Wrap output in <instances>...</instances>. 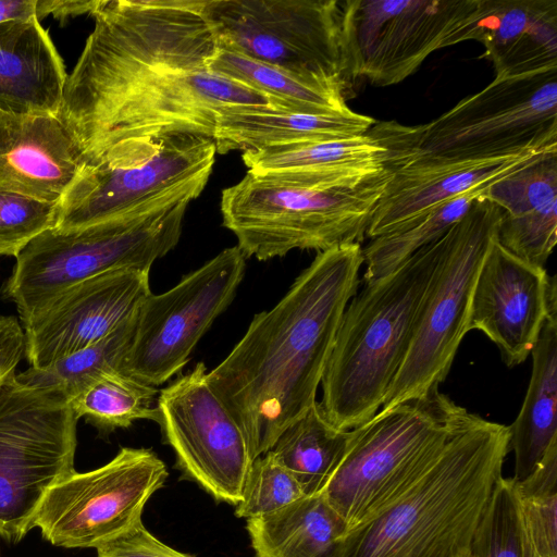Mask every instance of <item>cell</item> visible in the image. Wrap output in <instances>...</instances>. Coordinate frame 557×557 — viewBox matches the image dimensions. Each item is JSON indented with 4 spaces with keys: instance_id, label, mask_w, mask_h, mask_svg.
I'll use <instances>...</instances> for the list:
<instances>
[{
    "instance_id": "obj_1",
    "label": "cell",
    "mask_w": 557,
    "mask_h": 557,
    "mask_svg": "<svg viewBox=\"0 0 557 557\" xmlns=\"http://www.w3.org/2000/svg\"><path fill=\"white\" fill-rule=\"evenodd\" d=\"M206 0H101L64 87L59 117L86 163L138 139H213L225 109H278L263 94L208 70L218 44Z\"/></svg>"
},
{
    "instance_id": "obj_2",
    "label": "cell",
    "mask_w": 557,
    "mask_h": 557,
    "mask_svg": "<svg viewBox=\"0 0 557 557\" xmlns=\"http://www.w3.org/2000/svg\"><path fill=\"white\" fill-rule=\"evenodd\" d=\"M362 265L358 243L318 252L284 297L256 314L228 356L207 373L245 433L253 459L317 401Z\"/></svg>"
},
{
    "instance_id": "obj_3",
    "label": "cell",
    "mask_w": 557,
    "mask_h": 557,
    "mask_svg": "<svg viewBox=\"0 0 557 557\" xmlns=\"http://www.w3.org/2000/svg\"><path fill=\"white\" fill-rule=\"evenodd\" d=\"M509 451L508 425L466 410L434 460L343 535L338 557H468Z\"/></svg>"
},
{
    "instance_id": "obj_4",
    "label": "cell",
    "mask_w": 557,
    "mask_h": 557,
    "mask_svg": "<svg viewBox=\"0 0 557 557\" xmlns=\"http://www.w3.org/2000/svg\"><path fill=\"white\" fill-rule=\"evenodd\" d=\"M441 238L387 275L364 283L349 300L319 401L336 428L350 431L380 410L407 354Z\"/></svg>"
},
{
    "instance_id": "obj_5",
    "label": "cell",
    "mask_w": 557,
    "mask_h": 557,
    "mask_svg": "<svg viewBox=\"0 0 557 557\" xmlns=\"http://www.w3.org/2000/svg\"><path fill=\"white\" fill-rule=\"evenodd\" d=\"M367 134L387 169L557 150V70L495 77L429 123L375 122Z\"/></svg>"
},
{
    "instance_id": "obj_6",
    "label": "cell",
    "mask_w": 557,
    "mask_h": 557,
    "mask_svg": "<svg viewBox=\"0 0 557 557\" xmlns=\"http://www.w3.org/2000/svg\"><path fill=\"white\" fill-rule=\"evenodd\" d=\"M208 180L193 181L103 222L45 231L15 258L11 275L1 287L2 296L15 305L24 323L82 281L120 269L150 270L178 244L187 207L199 197Z\"/></svg>"
},
{
    "instance_id": "obj_7",
    "label": "cell",
    "mask_w": 557,
    "mask_h": 557,
    "mask_svg": "<svg viewBox=\"0 0 557 557\" xmlns=\"http://www.w3.org/2000/svg\"><path fill=\"white\" fill-rule=\"evenodd\" d=\"M391 175L383 165L346 181L305 184L247 172L222 190L223 225L246 258L260 261L361 244Z\"/></svg>"
},
{
    "instance_id": "obj_8",
    "label": "cell",
    "mask_w": 557,
    "mask_h": 557,
    "mask_svg": "<svg viewBox=\"0 0 557 557\" xmlns=\"http://www.w3.org/2000/svg\"><path fill=\"white\" fill-rule=\"evenodd\" d=\"M466 410L436 391L379 410L350 430L345 451L320 492L347 531L396 496L434 460Z\"/></svg>"
},
{
    "instance_id": "obj_9",
    "label": "cell",
    "mask_w": 557,
    "mask_h": 557,
    "mask_svg": "<svg viewBox=\"0 0 557 557\" xmlns=\"http://www.w3.org/2000/svg\"><path fill=\"white\" fill-rule=\"evenodd\" d=\"M502 209L481 196L442 236L412 337L380 410L438 391L469 332L472 294L482 262L497 239Z\"/></svg>"
},
{
    "instance_id": "obj_10",
    "label": "cell",
    "mask_w": 557,
    "mask_h": 557,
    "mask_svg": "<svg viewBox=\"0 0 557 557\" xmlns=\"http://www.w3.org/2000/svg\"><path fill=\"white\" fill-rule=\"evenodd\" d=\"M78 417L55 386L0 382V536L20 542L48 491L75 472Z\"/></svg>"
},
{
    "instance_id": "obj_11",
    "label": "cell",
    "mask_w": 557,
    "mask_h": 557,
    "mask_svg": "<svg viewBox=\"0 0 557 557\" xmlns=\"http://www.w3.org/2000/svg\"><path fill=\"white\" fill-rule=\"evenodd\" d=\"M215 153L213 139L197 135L120 143L84 164L59 202L55 227L103 222L210 177Z\"/></svg>"
},
{
    "instance_id": "obj_12",
    "label": "cell",
    "mask_w": 557,
    "mask_h": 557,
    "mask_svg": "<svg viewBox=\"0 0 557 557\" xmlns=\"http://www.w3.org/2000/svg\"><path fill=\"white\" fill-rule=\"evenodd\" d=\"M343 77L398 84L438 49L466 41L479 0L339 1Z\"/></svg>"
},
{
    "instance_id": "obj_13",
    "label": "cell",
    "mask_w": 557,
    "mask_h": 557,
    "mask_svg": "<svg viewBox=\"0 0 557 557\" xmlns=\"http://www.w3.org/2000/svg\"><path fill=\"white\" fill-rule=\"evenodd\" d=\"M203 15L219 48L300 77L345 83L337 0H206Z\"/></svg>"
},
{
    "instance_id": "obj_14",
    "label": "cell",
    "mask_w": 557,
    "mask_h": 557,
    "mask_svg": "<svg viewBox=\"0 0 557 557\" xmlns=\"http://www.w3.org/2000/svg\"><path fill=\"white\" fill-rule=\"evenodd\" d=\"M166 478L164 462L151 449L122 447L108 463L75 471L51 487L33 529L54 546L97 548L141 520Z\"/></svg>"
},
{
    "instance_id": "obj_15",
    "label": "cell",
    "mask_w": 557,
    "mask_h": 557,
    "mask_svg": "<svg viewBox=\"0 0 557 557\" xmlns=\"http://www.w3.org/2000/svg\"><path fill=\"white\" fill-rule=\"evenodd\" d=\"M246 257L226 248L162 294H150L136 318L122 372L159 386L177 374L199 339L230 306L244 277Z\"/></svg>"
},
{
    "instance_id": "obj_16",
    "label": "cell",
    "mask_w": 557,
    "mask_h": 557,
    "mask_svg": "<svg viewBox=\"0 0 557 557\" xmlns=\"http://www.w3.org/2000/svg\"><path fill=\"white\" fill-rule=\"evenodd\" d=\"M202 362L159 391L158 417L182 472L216 500L237 506L255 461L242 428L213 392Z\"/></svg>"
},
{
    "instance_id": "obj_17",
    "label": "cell",
    "mask_w": 557,
    "mask_h": 557,
    "mask_svg": "<svg viewBox=\"0 0 557 557\" xmlns=\"http://www.w3.org/2000/svg\"><path fill=\"white\" fill-rule=\"evenodd\" d=\"M150 270L109 271L61 292L22 323L24 356L46 368L102 339L134 318L152 293Z\"/></svg>"
},
{
    "instance_id": "obj_18",
    "label": "cell",
    "mask_w": 557,
    "mask_h": 557,
    "mask_svg": "<svg viewBox=\"0 0 557 557\" xmlns=\"http://www.w3.org/2000/svg\"><path fill=\"white\" fill-rule=\"evenodd\" d=\"M557 309L556 276L505 249L497 239L480 268L469 331L479 330L509 367L524 362L550 311Z\"/></svg>"
},
{
    "instance_id": "obj_19",
    "label": "cell",
    "mask_w": 557,
    "mask_h": 557,
    "mask_svg": "<svg viewBox=\"0 0 557 557\" xmlns=\"http://www.w3.org/2000/svg\"><path fill=\"white\" fill-rule=\"evenodd\" d=\"M85 163L59 115L0 113V190L59 202Z\"/></svg>"
},
{
    "instance_id": "obj_20",
    "label": "cell",
    "mask_w": 557,
    "mask_h": 557,
    "mask_svg": "<svg viewBox=\"0 0 557 557\" xmlns=\"http://www.w3.org/2000/svg\"><path fill=\"white\" fill-rule=\"evenodd\" d=\"M544 152L528 151L484 160L409 163L388 169L392 175L375 207L367 237L383 235L468 190L497 181Z\"/></svg>"
},
{
    "instance_id": "obj_21",
    "label": "cell",
    "mask_w": 557,
    "mask_h": 557,
    "mask_svg": "<svg viewBox=\"0 0 557 557\" xmlns=\"http://www.w3.org/2000/svg\"><path fill=\"white\" fill-rule=\"evenodd\" d=\"M467 40L483 45L498 78L557 70V0H479Z\"/></svg>"
},
{
    "instance_id": "obj_22",
    "label": "cell",
    "mask_w": 557,
    "mask_h": 557,
    "mask_svg": "<svg viewBox=\"0 0 557 557\" xmlns=\"http://www.w3.org/2000/svg\"><path fill=\"white\" fill-rule=\"evenodd\" d=\"M67 73L36 16L0 23V113L59 115Z\"/></svg>"
},
{
    "instance_id": "obj_23",
    "label": "cell",
    "mask_w": 557,
    "mask_h": 557,
    "mask_svg": "<svg viewBox=\"0 0 557 557\" xmlns=\"http://www.w3.org/2000/svg\"><path fill=\"white\" fill-rule=\"evenodd\" d=\"M375 120L350 108L342 112L302 113L262 107H237L218 116L213 141L218 153L255 151L273 146L343 140L364 135Z\"/></svg>"
},
{
    "instance_id": "obj_24",
    "label": "cell",
    "mask_w": 557,
    "mask_h": 557,
    "mask_svg": "<svg viewBox=\"0 0 557 557\" xmlns=\"http://www.w3.org/2000/svg\"><path fill=\"white\" fill-rule=\"evenodd\" d=\"M532 373L521 409L508 425L513 480H524L557 440V309L549 312L531 351Z\"/></svg>"
},
{
    "instance_id": "obj_25",
    "label": "cell",
    "mask_w": 557,
    "mask_h": 557,
    "mask_svg": "<svg viewBox=\"0 0 557 557\" xmlns=\"http://www.w3.org/2000/svg\"><path fill=\"white\" fill-rule=\"evenodd\" d=\"M246 529L256 557H338L347 531L320 493L247 519Z\"/></svg>"
},
{
    "instance_id": "obj_26",
    "label": "cell",
    "mask_w": 557,
    "mask_h": 557,
    "mask_svg": "<svg viewBox=\"0 0 557 557\" xmlns=\"http://www.w3.org/2000/svg\"><path fill=\"white\" fill-rule=\"evenodd\" d=\"M250 173H302L322 180H344L382 165L385 150L368 134L343 140L273 146L243 152Z\"/></svg>"
},
{
    "instance_id": "obj_27",
    "label": "cell",
    "mask_w": 557,
    "mask_h": 557,
    "mask_svg": "<svg viewBox=\"0 0 557 557\" xmlns=\"http://www.w3.org/2000/svg\"><path fill=\"white\" fill-rule=\"evenodd\" d=\"M208 70L270 98L280 110L332 113L349 109L341 79H311L285 72L224 48H216Z\"/></svg>"
},
{
    "instance_id": "obj_28",
    "label": "cell",
    "mask_w": 557,
    "mask_h": 557,
    "mask_svg": "<svg viewBox=\"0 0 557 557\" xmlns=\"http://www.w3.org/2000/svg\"><path fill=\"white\" fill-rule=\"evenodd\" d=\"M350 431L336 428L319 401L289 424L270 449L306 496L321 492L339 462Z\"/></svg>"
},
{
    "instance_id": "obj_29",
    "label": "cell",
    "mask_w": 557,
    "mask_h": 557,
    "mask_svg": "<svg viewBox=\"0 0 557 557\" xmlns=\"http://www.w3.org/2000/svg\"><path fill=\"white\" fill-rule=\"evenodd\" d=\"M492 183L468 190L421 216L371 238L362 248L364 283L387 275L418 250L444 236L469 211L473 202L485 194Z\"/></svg>"
},
{
    "instance_id": "obj_30",
    "label": "cell",
    "mask_w": 557,
    "mask_h": 557,
    "mask_svg": "<svg viewBox=\"0 0 557 557\" xmlns=\"http://www.w3.org/2000/svg\"><path fill=\"white\" fill-rule=\"evenodd\" d=\"M157 387L121 371L106 373L70 399L78 417L101 435L128 428L134 421H157Z\"/></svg>"
},
{
    "instance_id": "obj_31",
    "label": "cell",
    "mask_w": 557,
    "mask_h": 557,
    "mask_svg": "<svg viewBox=\"0 0 557 557\" xmlns=\"http://www.w3.org/2000/svg\"><path fill=\"white\" fill-rule=\"evenodd\" d=\"M137 314L102 339L46 368L29 367L16 373L27 384L55 386L71 399L106 373L122 372L131 347Z\"/></svg>"
},
{
    "instance_id": "obj_32",
    "label": "cell",
    "mask_w": 557,
    "mask_h": 557,
    "mask_svg": "<svg viewBox=\"0 0 557 557\" xmlns=\"http://www.w3.org/2000/svg\"><path fill=\"white\" fill-rule=\"evenodd\" d=\"M472 557H541L528 532L516 481L499 478L474 533Z\"/></svg>"
},
{
    "instance_id": "obj_33",
    "label": "cell",
    "mask_w": 557,
    "mask_h": 557,
    "mask_svg": "<svg viewBox=\"0 0 557 557\" xmlns=\"http://www.w3.org/2000/svg\"><path fill=\"white\" fill-rule=\"evenodd\" d=\"M532 543L541 557H557V440L535 469L516 482Z\"/></svg>"
},
{
    "instance_id": "obj_34",
    "label": "cell",
    "mask_w": 557,
    "mask_h": 557,
    "mask_svg": "<svg viewBox=\"0 0 557 557\" xmlns=\"http://www.w3.org/2000/svg\"><path fill=\"white\" fill-rule=\"evenodd\" d=\"M484 198L506 216H518L557 201V150L547 151L493 182Z\"/></svg>"
},
{
    "instance_id": "obj_35",
    "label": "cell",
    "mask_w": 557,
    "mask_h": 557,
    "mask_svg": "<svg viewBox=\"0 0 557 557\" xmlns=\"http://www.w3.org/2000/svg\"><path fill=\"white\" fill-rule=\"evenodd\" d=\"M304 496L294 475L269 450L255 459L235 515L245 519L270 515Z\"/></svg>"
},
{
    "instance_id": "obj_36",
    "label": "cell",
    "mask_w": 557,
    "mask_h": 557,
    "mask_svg": "<svg viewBox=\"0 0 557 557\" xmlns=\"http://www.w3.org/2000/svg\"><path fill=\"white\" fill-rule=\"evenodd\" d=\"M59 202L0 190V256L16 258L38 235L55 227Z\"/></svg>"
},
{
    "instance_id": "obj_37",
    "label": "cell",
    "mask_w": 557,
    "mask_h": 557,
    "mask_svg": "<svg viewBox=\"0 0 557 557\" xmlns=\"http://www.w3.org/2000/svg\"><path fill=\"white\" fill-rule=\"evenodd\" d=\"M96 550L97 557H191L162 543L141 520Z\"/></svg>"
},
{
    "instance_id": "obj_38",
    "label": "cell",
    "mask_w": 557,
    "mask_h": 557,
    "mask_svg": "<svg viewBox=\"0 0 557 557\" xmlns=\"http://www.w3.org/2000/svg\"><path fill=\"white\" fill-rule=\"evenodd\" d=\"M24 356V331L12 315L0 314V382L16 371Z\"/></svg>"
},
{
    "instance_id": "obj_39",
    "label": "cell",
    "mask_w": 557,
    "mask_h": 557,
    "mask_svg": "<svg viewBox=\"0 0 557 557\" xmlns=\"http://www.w3.org/2000/svg\"><path fill=\"white\" fill-rule=\"evenodd\" d=\"M100 3L101 0H37L36 17L39 20L52 15L63 23L72 16L91 15Z\"/></svg>"
},
{
    "instance_id": "obj_40",
    "label": "cell",
    "mask_w": 557,
    "mask_h": 557,
    "mask_svg": "<svg viewBox=\"0 0 557 557\" xmlns=\"http://www.w3.org/2000/svg\"><path fill=\"white\" fill-rule=\"evenodd\" d=\"M37 0H0V23L36 16Z\"/></svg>"
},
{
    "instance_id": "obj_41",
    "label": "cell",
    "mask_w": 557,
    "mask_h": 557,
    "mask_svg": "<svg viewBox=\"0 0 557 557\" xmlns=\"http://www.w3.org/2000/svg\"><path fill=\"white\" fill-rule=\"evenodd\" d=\"M468 557H472V556L469 554Z\"/></svg>"
}]
</instances>
